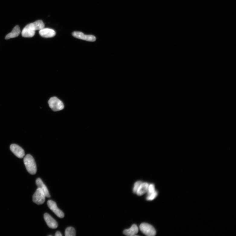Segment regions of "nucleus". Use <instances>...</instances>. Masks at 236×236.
I'll use <instances>...</instances> for the list:
<instances>
[{
	"label": "nucleus",
	"instance_id": "obj_1",
	"mask_svg": "<svg viewBox=\"0 0 236 236\" xmlns=\"http://www.w3.org/2000/svg\"><path fill=\"white\" fill-rule=\"evenodd\" d=\"M24 162L27 171L31 175L35 174L37 171V165L33 157L29 154L26 155L24 158Z\"/></svg>",
	"mask_w": 236,
	"mask_h": 236
},
{
	"label": "nucleus",
	"instance_id": "obj_2",
	"mask_svg": "<svg viewBox=\"0 0 236 236\" xmlns=\"http://www.w3.org/2000/svg\"><path fill=\"white\" fill-rule=\"evenodd\" d=\"M48 103L50 107L53 111H59L63 110L64 108L63 102L56 97H53L50 98Z\"/></svg>",
	"mask_w": 236,
	"mask_h": 236
},
{
	"label": "nucleus",
	"instance_id": "obj_3",
	"mask_svg": "<svg viewBox=\"0 0 236 236\" xmlns=\"http://www.w3.org/2000/svg\"><path fill=\"white\" fill-rule=\"evenodd\" d=\"M37 30L34 23L27 25L22 31V36L24 37H31L35 34L36 31Z\"/></svg>",
	"mask_w": 236,
	"mask_h": 236
},
{
	"label": "nucleus",
	"instance_id": "obj_4",
	"mask_svg": "<svg viewBox=\"0 0 236 236\" xmlns=\"http://www.w3.org/2000/svg\"><path fill=\"white\" fill-rule=\"evenodd\" d=\"M140 229L142 233L148 236H154L156 235V231L154 228L150 224L142 223L141 224Z\"/></svg>",
	"mask_w": 236,
	"mask_h": 236
},
{
	"label": "nucleus",
	"instance_id": "obj_5",
	"mask_svg": "<svg viewBox=\"0 0 236 236\" xmlns=\"http://www.w3.org/2000/svg\"><path fill=\"white\" fill-rule=\"evenodd\" d=\"M45 197L43 192L40 188H38L33 196V202L38 205L42 204L45 202Z\"/></svg>",
	"mask_w": 236,
	"mask_h": 236
},
{
	"label": "nucleus",
	"instance_id": "obj_6",
	"mask_svg": "<svg viewBox=\"0 0 236 236\" xmlns=\"http://www.w3.org/2000/svg\"><path fill=\"white\" fill-rule=\"evenodd\" d=\"M47 205L50 209L58 217L63 218L64 215L62 211L58 208L56 203L52 200H49L47 202Z\"/></svg>",
	"mask_w": 236,
	"mask_h": 236
},
{
	"label": "nucleus",
	"instance_id": "obj_7",
	"mask_svg": "<svg viewBox=\"0 0 236 236\" xmlns=\"http://www.w3.org/2000/svg\"><path fill=\"white\" fill-rule=\"evenodd\" d=\"M72 35L76 38L89 41L94 42L96 40L95 36L92 35H86L80 32H73L72 33Z\"/></svg>",
	"mask_w": 236,
	"mask_h": 236
},
{
	"label": "nucleus",
	"instance_id": "obj_8",
	"mask_svg": "<svg viewBox=\"0 0 236 236\" xmlns=\"http://www.w3.org/2000/svg\"><path fill=\"white\" fill-rule=\"evenodd\" d=\"M10 149L11 151L18 158H22L24 157V151L20 146L12 144L10 146Z\"/></svg>",
	"mask_w": 236,
	"mask_h": 236
},
{
	"label": "nucleus",
	"instance_id": "obj_9",
	"mask_svg": "<svg viewBox=\"0 0 236 236\" xmlns=\"http://www.w3.org/2000/svg\"><path fill=\"white\" fill-rule=\"evenodd\" d=\"M45 221L48 226L53 229H55L58 227V224L55 220L48 214L45 213L44 215Z\"/></svg>",
	"mask_w": 236,
	"mask_h": 236
},
{
	"label": "nucleus",
	"instance_id": "obj_10",
	"mask_svg": "<svg viewBox=\"0 0 236 236\" xmlns=\"http://www.w3.org/2000/svg\"><path fill=\"white\" fill-rule=\"evenodd\" d=\"M39 34L42 37L45 38L52 37L56 35L55 31L49 28H43L40 30Z\"/></svg>",
	"mask_w": 236,
	"mask_h": 236
},
{
	"label": "nucleus",
	"instance_id": "obj_11",
	"mask_svg": "<svg viewBox=\"0 0 236 236\" xmlns=\"http://www.w3.org/2000/svg\"><path fill=\"white\" fill-rule=\"evenodd\" d=\"M36 183L38 188H40L44 193L46 197L50 198V195L48 189L40 178H38L37 179Z\"/></svg>",
	"mask_w": 236,
	"mask_h": 236
},
{
	"label": "nucleus",
	"instance_id": "obj_12",
	"mask_svg": "<svg viewBox=\"0 0 236 236\" xmlns=\"http://www.w3.org/2000/svg\"><path fill=\"white\" fill-rule=\"evenodd\" d=\"M21 32L20 27L18 25H17L14 27L11 33L7 35L5 39L6 40H8L10 38L17 37L20 34Z\"/></svg>",
	"mask_w": 236,
	"mask_h": 236
},
{
	"label": "nucleus",
	"instance_id": "obj_13",
	"mask_svg": "<svg viewBox=\"0 0 236 236\" xmlns=\"http://www.w3.org/2000/svg\"><path fill=\"white\" fill-rule=\"evenodd\" d=\"M138 231V229L137 226L135 224H133L130 229L124 231L123 233L127 235L134 236L136 235Z\"/></svg>",
	"mask_w": 236,
	"mask_h": 236
},
{
	"label": "nucleus",
	"instance_id": "obj_14",
	"mask_svg": "<svg viewBox=\"0 0 236 236\" xmlns=\"http://www.w3.org/2000/svg\"><path fill=\"white\" fill-rule=\"evenodd\" d=\"M149 184L146 183H142L138 188L136 194L138 196L144 195L147 192Z\"/></svg>",
	"mask_w": 236,
	"mask_h": 236
},
{
	"label": "nucleus",
	"instance_id": "obj_15",
	"mask_svg": "<svg viewBox=\"0 0 236 236\" xmlns=\"http://www.w3.org/2000/svg\"><path fill=\"white\" fill-rule=\"evenodd\" d=\"M66 236H75L76 235V231L74 228L69 227L66 228L65 232Z\"/></svg>",
	"mask_w": 236,
	"mask_h": 236
},
{
	"label": "nucleus",
	"instance_id": "obj_16",
	"mask_svg": "<svg viewBox=\"0 0 236 236\" xmlns=\"http://www.w3.org/2000/svg\"><path fill=\"white\" fill-rule=\"evenodd\" d=\"M157 195V192L155 191L153 193L148 195L146 197V199L148 200H152L156 198Z\"/></svg>",
	"mask_w": 236,
	"mask_h": 236
},
{
	"label": "nucleus",
	"instance_id": "obj_17",
	"mask_svg": "<svg viewBox=\"0 0 236 236\" xmlns=\"http://www.w3.org/2000/svg\"><path fill=\"white\" fill-rule=\"evenodd\" d=\"M155 191L154 185L153 184L149 185L148 190L147 192L148 195L151 194V193H153Z\"/></svg>",
	"mask_w": 236,
	"mask_h": 236
},
{
	"label": "nucleus",
	"instance_id": "obj_18",
	"mask_svg": "<svg viewBox=\"0 0 236 236\" xmlns=\"http://www.w3.org/2000/svg\"><path fill=\"white\" fill-rule=\"evenodd\" d=\"M142 183L141 181H138L134 183L133 188V192L134 193H136L138 188Z\"/></svg>",
	"mask_w": 236,
	"mask_h": 236
},
{
	"label": "nucleus",
	"instance_id": "obj_19",
	"mask_svg": "<svg viewBox=\"0 0 236 236\" xmlns=\"http://www.w3.org/2000/svg\"><path fill=\"white\" fill-rule=\"evenodd\" d=\"M55 236H62V234H61L60 232L59 231L56 232L55 234Z\"/></svg>",
	"mask_w": 236,
	"mask_h": 236
}]
</instances>
